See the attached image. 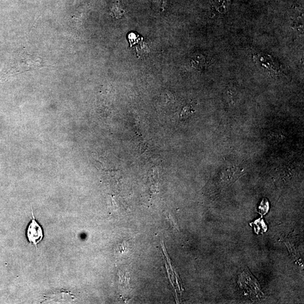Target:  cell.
Listing matches in <instances>:
<instances>
[{
    "label": "cell",
    "mask_w": 304,
    "mask_h": 304,
    "mask_svg": "<svg viewBox=\"0 0 304 304\" xmlns=\"http://www.w3.org/2000/svg\"><path fill=\"white\" fill-rule=\"evenodd\" d=\"M238 285L244 291L246 295L253 299L261 297V291L258 282L249 272L242 274L238 281Z\"/></svg>",
    "instance_id": "6da1fadb"
},
{
    "label": "cell",
    "mask_w": 304,
    "mask_h": 304,
    "mask_svg": "<svg viewBox=\"0 0 304 304\" xmlns=\"http://www.w3.org/2000/svg\"><path fill=\"white\" fill-rule=\"evenodd\" d=\"M33 219L28 224L27 228V237L31 244L37 246L43 240L44 237L43 230L40 224L36 221L32 208Z\"/></svg>",
    "instance_id": "7a4b0ae2"
},
{
    "label": "cell",
    "mask_w": 304,
    "mask_h": 304,
    "mask_svg": "<svg viewBox=\"0 0 304 304\" xmlns=\"http://www.w3.org/2000/svg\"><path fill=\"white\" fill-rule=\"evenodd\" d=\"M111 13H112L113 17L119 19L121 18L122 15L124 13V10L122 9L120 4L117 2L113 5L112 9H111Z\"/></svg>",
    "instance_id": "3957f363"
},
{
    "label": "cell",
    "mask_w": 304,
    "mask_h": 304,
    "mask_svg": "<svg viewBox=\"0 0 304 304\" xmlns=\"http://www.w3.org/2000/svg\"><path fill=\"white\" fill-rule=\"evenodd\" d=\"M268 201L266 199L263 200L259 206V212L261 214L264 215L268 211Z\"/></svg>",
    "instance_id": "277c9868"
}]
</instances>
